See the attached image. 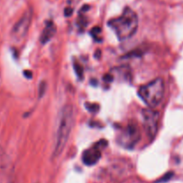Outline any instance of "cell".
Listing matches in <instances>:
<instances>
[{
    "mask_svg": "<svg viewBox=\"0 0 183 183\" xmlns=\"http://www.w3.org/2000/svg\"><path fill=\"white\" fill-rule=\"evenodd\" d=\"M85 107L86 109L90 112V113H93V114H96L99 111L100 109V106L98 104H95V103H86L85 104Z\"/></svg>",
    "mask_w": 183,
    "mask_h": 183,
    "instance_id": "30bf717a",
    "label": "cell"
},
{
    "mask_svg": "<svg viewBox=\"0 0 183 183\" xmlns=\"http://www.w3.org/2000/svg\"><path fill=\"white\" fill-rule=\"evenodd\" d=\"M5 163H6V154L4 150L0 148V170H2L5 167Z\"/></svg>",
    "mask_w": 183,
    "mask_h": 183,
    "instance_id": "4fadbf2b",
    "label": "cell"
},
{
    "mask_svg": "<svg viewBox=\"0 0 183 183\" xmlns=\"http://www.w3.org/2000/svg\"><path fill=\"white\" fill-rule=\"evenodd\" d=\"M173 176V172H168L166 173L161 179H160V182H165V181H168L169 179H171Z\"/></svg>",
    "mask_w": 183,
    "mask_h": 183,
    "instance_id": "5bb4252c",
    "label": "cell"
},
{
    "mask_svg": "<svg viewBox=\"0 0 183 183\" xmlns=\"http://www.w3.org/2000/svg\"><path fill=\"white\" fill-rule=\"evenodd\" d=\"M164 94V83L162 78H157L142 86L139 89V96L149 107L155 108L160 105Z\"/></svg>",
    "mask_w": 183,
    "mask_h": 183,
    "instance_id": "3957f363",
    "label": "cell"
},
{
    "mask_svg": "<svg viewBox=\"0 0 183 183\" xmlns=\"http://www.w3.org/2000/svg\"><path fill=\"white\" fill-rule=\"evenodd\" d=\"M109 27L114 31L119 40H126L135 35L139 27V18L137 14L129 7H126L122 15L111 19Z\"/></svg>",
    "mask_w": 183,
    "mask_h": 183,
    "instance_id": "7a4b0ae2",
    "label": "cell"
},
{
    "mask_svg": "<svg viewBox=\"0 0 183 183\" xmlns=\"http://www.w3.org/2000/svg\"><path fill=\"white\" fill-rule=\"evenodd\" d=\"M31 18H32L31 11H27L21 17V19L15 23L11 32L13 38L15 41H20L25 38V36L28 33L29 28L30 26Z\"/></svg>",
    "mask_w": 183,
    "mask_h": 183,
    "instance_id": "8992f818",
    "label": "cell"
},
{
    "mask_svg": "<svg viewBox=\"0 0 183 183\" xmlns=\"http://www.w3.org/2000/svg\"><path fill=\"white\" fill-rule=\"evenodd\" d=\"M100 32H101V28H100V27H98V26H96L95 28H93L92 30H90V35L94 38V39H95V40L99 41V40H101V39L98 38V37H99Z\"/></svg>",
    "mask_w": 183,
    "mask_h": 183,
    "instance_id": "8fae6325",
    "label": "cell"
},
{
    "mask_svg": "<svg viewBox=\"0 0 183 183\" xmlns=\"http://www.w3.org/2000/svg\"><path fill=\"white\" fill-rule=\"evenodd\" d=\"M74 122V111L72 105H66L62 109L59 117L58 127L56 135L55 147H54V157H58L64 151L70 134L72 132Z\"/></svg>",
    "mask_w": 183,
    "mask_h": 183,
    "instance_id": "6da1fadb",
    "label": "cell"
},
{
    "mask_svg": "<svg viewBox=\"0 0 183 183\" xmlns=\"http://www.w3.org/2000/svg\"><path fill=\"white\" fill-rule=\"evenodd\" d=\"M73 69H74V72L78 77L79 80H82L83 78V75H84V70H83V67L80 64H79L78 62H74L73 64Z\"/></svg>",
    "mask_w": 183,
    "mask_h": 183,
    "instance_id": "9c48e42d",
    "label": "cell"
},
{
    "mask_svg": "<svg viewBox=\"0 0 183 183\" xmlns=\"http://www.w3.org/2000/svg\"><path fill=\"white\" fill-rule=\"evenodd\" d=\"M72 12H73L72 8H71V7H67V8L64 9V15H65L66 17L71 16V15L72 14Z\"/></svg>",
    "mask_w": 183,
    "mask_h": 183,
    "instance_id": "9a60e30c",
    "label": "cell"
},
{
    "mask_svg": "<svg viewBox=\"0 0 183 183\" xmlns=\"http://www.w3.org/2000/svg\"><path fill=\"white\" fill-rule=\"evenodd\" d=\"M46 89H47V83L45 81H42L40 82L39 84V88H38V97L39 98H42L46 92Z\"/></svg>",
    "mask_w": 183,
    "mask_h": 183,
    "instance_id": "7c38bea8",
    "label": "cell"
},
{
    "mask_svg": "<svg viewBox=\"0 0 183 183\" xmlns=\"http://www.w3.org/2000/svg\"><path fill=\"white\" fill-rule=\"evenodd\" d=\"M106 145H107V140H102L98 141V143H96L94 145V147L85 150L83 152V155H82L83 163L88 166L96 164L99 161V159L101 158L102 149Z\"/></svg>",
    "mask_w": 183,
    "mask_h": 183,
    "instance_id": "52a82bcc",
    "label": "cell"
},
{
    "mask_svg": "<svg viewBox=\"0 0 183 183\" xmlns=\"http://www.w3.org/2000/svg\"><path fill=\"white\" fill-rule=\"evenodd\" d=\"M140 140V131L135 122H129L118 135V143L126 149H132Z\"/></svg>",
    "mask_w": 183,
    "mask_h": 183,
    "instance_id": "277c9868",
    "label": "cell"
},
{
    "mask_svg": "<svg viewBox=\"0 0 183 183\" xmlns=\"http://www.w3.org/2000/svg\"><path fill=\"white\" fill-rule=\"evenodd\" d=\"M142 117L146 133L148 138L152 140L155 139L157 133L160 114L158 112L153 110V108H147L142 111Z\"/></svg>",
    "mask_w": 183,
    "mask_h": 183,
    "instance_id": "5b68a950",
    "label": "cell"
},
{
    "mask_svg": "<svg viewBox=\"0 0 183 183\" xmlns=\"http://www.w3.org/2000/svg\"><path fill=\"white\" fill-rule=\"evenodd\" d=\"M56 32V24L53 22H51V21L47 22L44 30L41 32V36H40V42H41V44L45 45V44H47L48 41H50L51 38L55 36Z\"/></svg>",
    "mask_w": 183,
    "mask_h": 183,
    "instance_id": "ba28073f",
    "label": "cell"
},
{
    "mask_svg": "<svg viewBox=\"0 0 183 183\" xmlns=\"http://www.w3.org/2000/svg\"><path fill=\"white\" fill-rule=\"evenodd\" d=\"M104 80H105L106 82H111V81L114 80V76L111 75V74H106V75H105Z\"/></svg>",
    "mask_w": 183,
    "mask_h": 183,
    "instance_id": "2e32d148",
    "label": "cell"
},
{
    "mask_svg": "<svg viewBox=\"0 0 183 183\" xmlns=\"http://www.w3.org/2000/svg\"><path fill=\"white\" fill-rule=\"evenodd\" d=\"M23 74H24V76H25L26 78H28V79H31V78H32V72H31L30 71H29V70L24 71Z\"/></svg>",
    "mask_w": 183,
    "mask_h": 183,
    "instance_id": "e0dca14e",
    "label": "cell"
}]
</instances>
